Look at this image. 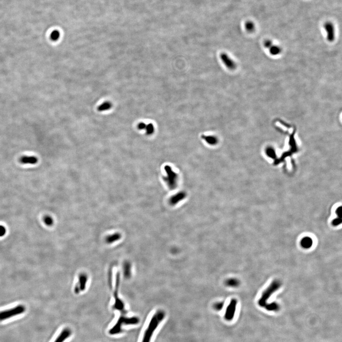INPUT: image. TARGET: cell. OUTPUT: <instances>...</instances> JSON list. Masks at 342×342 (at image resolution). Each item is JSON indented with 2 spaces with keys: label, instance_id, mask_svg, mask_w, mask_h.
<instances>
[{
  "label": "cell",
  "instance_id": "cell-1",
  "mask_svg": "<svg viewBox=\"0 0 342 342\" xmlns=\"http://www.w3.org/2000/svg\"><path fill=\"white\" fill-rule=\"evenodd\" d=\"M165 315V313L162 310L157 311L154 314L149 322L148 328L145 331L142 342H150L155 330L159 324L163 320Z\"/></svg>",
  "mask_w": 342,
  "mask_h": 342
},
{
  "label": "cell",
  "instance_id": "cell-20",
  "mask_svg": "<svg viewBox=\"0 0 342 342\" xmlns=\"http://www.w3.org/2000/svg\"><path fill=\"white\" fill-rule=\"evenodd\" d=\"M146 134L148 135H151L153 134L154 132V125L150 123L148 124H146Z\"/></svg>",
  "mask_w": 342,
  "mask_h": 342
},
{
  "label": "cell",
  "instance_id": "cell-4",
  "mask_svg": "<svg viewBox=\"0 0 342 342\" xmlns=\"http://www.w3.org/2000/svg\"><path fill=\"white\" fill-rule=\"evenodd\" d=\"M26 307L24 306L20 305L18 306L11 308L10 309L6 310L4 311L0 312V321L5 320L14 316L21 315L25 312Z\"/></svg>",
  "mask_w": 342,
  "mask_h": 342
},
{
  "label": "cell",
  "instance_id": "cell-11",
  "mask_svg": "<svg viewBox=\"0 0 342 342\" xmlns=\"http://www.w3.org/2000/svg\"><path fill=\"white\" fill-rule=\"evenodd\" d=\"M313 240L310 237H306L303 238L300 242L302 247L304 249H309L312 246Z\"/></svg>",
  "mask_w": 342,
  "mask_h": 342
},
{
  "label": "cell",
  "instance_id": "cell-25",
  "mask_svg": "<svg viewBox=\"0 0 342 342\" xmlns=\"http://www.w3.org/2000/svg\"><path fill=\"white\" fill-rule=\"evenodd\" d=\"M146 124L144 123H140L138 125V128L140 130H144L146 129Z\"/></svg>",
  "mask_w": 342,
  "mask_h": 342
},
{
  "label": "cell",
  "instance_id": "cell-9",
  "mask_svg": "<svg viewBox=\"0 0 342 342\" xmlns=\"http://www.w3.org/2000/svg\"><path fill=\"white\" fill-rule=\"evenodd\" d=\"M71 330L69 328H65L62 330L54 342H64L71 335Z\"/></svg>",
  "mask_w": 342,
  "mask_h": 342
},
{
  "label": "cell",
  "instance_id": "cell-17",
  "mask_svg": "<svg viewBox=\"0 0 342 342\" xmlns=\"http://www.w3.org/2000/svg\"><path fill=\"white\" fill-rule=\"evenodd\" d=\"M112 107V104L109 102H105L102 103L98 107V110L99 111H104L109 110Z\"/></svg>",
  "mask_w": 342,
  "mask_h": 342
},
{
  "label": "cell",
  "instance_id": "cell-10",
  "mask_svg": "<svg viewBox=\"0 0 342 342\" xmlns=\"http://www.w3.org/2000/svg\"><path fill=\"white\" fill-rule=\"evenodd\" d=\"M38 161L37 158L33 156H24L20 159V162L22 164L34 165L38 162Z\"/></svg>",
  "mask_w": 342,
  "mask_h": 342
},
{
  "label": "cell",
  "instance_id": "cell-27",
  "mask_svg": "<svg viewBox=\"0 0 342 342\" xmlns=\"http://www.w3.org/2000/svg\"><path fill=\"white\" fill-rule=\"evenodd\" d=\"M342 222V220L341 219H336L334 220L333 222V224L334 226H337L340 224H341Z\"/></svg>",
  "mask_w": 342,
  "mask_h": 342
},
{
  "label": "cell",
  "instance_id": "cell-16",
  "mask_svg": "<svg viewBox=\"0 0 342 342\" xmlns=\"http://www.w3.org/2000/svg\"><path fill=\"white\" fill-rule=\"evenodd\" d=\"M269 52L272 55L276 56L280 54L281 52V49L279 46L277 45H273L269 48Z\"/></svg>",
  "mask_w": 342,
  "mask_h": 342
},
{
  "label": "cell",
  "instance_id": "cell-7",
  "mask_svg": "<svg viewBox=\"0 0 342 342\" xmlns=\"http://www.w3.org/2000/svg\"><path fill=\"white\" fill-rule=\"evenodd\" d=\"M220 58L227 68L230 70H234L236 68V64L231 58L225 53L220 54Z\"/></svg>",
  "mask_w": 342,
  "mask_h": 342
},
{
  "label": "cell",
  "instance_id": "cell-26",
  "mask_svg": "<svg viewBox=\"0 0 342 342\" xmlns=\"http://www.w3.org/2000/svg\"><path fill=\"white\" fill-rule=\"evenodd\" d=\"M118 238V235H116L111 236V237H109L108 239V241L109 242H111V241H115V239H117V238Z\"/></svg>",
  "mask_w": 342,
  "mask_h": 342
},
{
  "label": "cell",
  "instance_id": "cell-23",
  "mask_svg": "<svg viewBox=\"0 0 342 342\" xmlns=\"http://www.w3.org/2000/svg\"><path fill=\"white\" fill-rule=\"evenodd\" d=\"M6 230L5 228L3 226L0 225V237H3L6 234Z\"/></svg>",
  "mask_w": 342,
  "mask_h": 342
},
{
  "label": "cell",
  "instance_id": "cell-15",
  "mask_svg": "<svg viewBox=\"0 0 342 342\" xmlns=\"http://www.w3.org/2000/svg\"><path fill=\"white\" fill-rule=\"evenodd\" d=\"M185 193H183V192L178 193V194L176 195L175 196H173V197L172 198V199H171V203L172 204H175L176 203H177L178 202H179V201L181 200L182 199H183L185 197Z\"/></svg>",
  "mask_w": 342,
  "mask_h": 342
},
{
  "label": "cell",
  "instance_id": "cell-12",
  "mask_svg": "<svg viewBox=\"0 0 342 342\" xmlns=\"http://www.w3.org/2000/svg\"><path fill=\"white\" fill-rule=\"evenodd\" d=\"M225 284L228 287L235 288L239 286V281L237 279L232 278L228 279L227 280L225 281Z\"/></svg>",
  "mask_w": 342,
  "mask_h": 342
},
{
  "label": "cell",
  "instance_id": "cell-19",
  "mask_svg": "<svg viewBox=\"0 0 342 342\" xmlns=\"http://www.w3.org/2000/svg\"><path fill=\"white\" fill-rule=\"evenodd\" d=\"M60 37V32L57 30H55L54 31H53L50 34V39L53 41H56L58 40Z\"/></svg>",
  "mask_w": 342,
  "mask_h": 342
},
{
  "label": "cell",
  "instance_id": "cell-22",
  "mask_svg": "<svg viewBox=\"0 0 342 342\" xmlns=\"http://www.w3.org/2000/svg\"><path fill=\"white\" fill-rule=\"evenodd\" d=\"M223 307H224V303L223 302H219L216 303L213 306L214 309L216 310L217 311H220L222 309Z\"/></svg>",
  "mask_w": 342,
  "mask_h": 342
},
{
  "label": "cell",
  "instance_id": "cell-18",
  "mask_svg": "<svg viewBox=\"0 0 342 342\" xmlns=\"http://www.w3.org/2000/svg\"><path fill=\"white\" fill-rule=\"evenodd\" d=\"M245 28L247 31L249 32H252L254 31L255 29L254 23L253 22L249 21L246 22L245 24Z\"/></svg>",
  "mask_w": 342,
  "mask_h": 342
},
{
  "label": "cell",
  "instance_id": "cell-8",
  "mask_svg": "<svg viewBox=\"0 0 342 342\" xmlns=\"http://www.w3.org/2000/svg\"><path fill=\"white\" fill-rule=\"evenodd\" d=\"M324 28L327 33V39L329 41H333L335 38V31L333 24L327 22L324 25Z\"/></svg>",
  "mask_w": 342,
  "mask_h": 342
},
{
  "label": "cell",
  "instance_id": "cell-6",
  "mask_svg": "<svg viewBox=\"0 0 342 342\" xmlns=\"http://www.w3.org/2000/svg\"><path fill=\"white\" fill-rule=\"evenodd\" d=\"M165 170L167 171L168 176L167 178H165L167 183L170 187L171 189H174L176 186V180H177V175L175 173L173 172L172 169H171L170 167L167 166L165 167Z\"/></svg>",
  "mask_w": 342,
  "mask_h": 342
},
{
  "label": "cell",
  "instance_id": "cell-3",
  "mask_svg": "<svg viewBox=\"0 0 342 342\" xmlns=\"http://www.w3.org/2000/svg\"><path fill=\"white\" fill-rule=\"evenodd\" d=\"M281 286V283L279 280H274L272 282L271 285L267 288L263 293L261 298L258 300V304L261 307H265L266 306L267 301L271 297V296L276 291L279 290Z\"/></svg>",
  "mask_w": 342,
  "mask_h": 342
},
{
  "label": "cell",
  "instance_id": "cell-24",
  "mask_svg": "<svg viewBox=\"0 0 342 342\" xmlns=\"http://www.w3.org/2000/svg\"><path fill=\"white\" fill-rule=\"evenodd\" d=\"M264 46H265V47L267 48H269L273 44H272V42L271 41H270V40H267V41H265V42H264Z\"/></svg>",
  "mask_w": 342,
  "mask_h": 342
},
{
  "label": "cell",
  "instance_id": "cell-14",
  "mask_svg": "<svg viewBox=\"0 0 342 342\" xmlns=\"http://www.w3.org/2000/svg\"><path fill=\"white\" fill-rule=\"evenodd\" d=\"M202 137L209 144H211V145H215L218 142V139L216 137H214V136H206V135H203Z\"/></svg>",
  "mask_w": 342,
  "mask_h": 342
},
{
  "label": "cell",
  "instance_id": "cell-5",
  "mask_svg": "<svg viewBox=\"0 0 342 342\" xmlns=\"http://www.w3.org/2000/svg\"><path fill=\"white\" fill-rule=\"evenodd\" d=\"M237 305V300L236 299H233L229 303L227 307L226 308V312L225 313V319L226 320L230 321L233 319Z\"/></svg>",
  "mask_w": 342,
  "mask_h": 342
},
{
  "label": "cell",
  "instance_id": "cell-21",
  "mask_svg": "<svg viewBox=\"0 0 342 342\" xmlns=\"http://www.w3.org/2000/svg\"><path fill=\"white\" fill-rule=\"evenodd\" d=\"M44 220L45 224L47 226H52L53 223V220L52 218L50 216H45Z\"/></svg>",
  "mask_w": 342,
  "mask_h": 342
},
{
  "label": "cell",
  "instance_id": "cell-13",
  "mask_svg": "<svg viewBox=\"0 0 342 342\" xmlns=\"http://www.w3.org/2000/svg\"><path fill=\"white\" fill-rule=\"evenodd\" d=\"M265 308L268 311H277L279 309V306L277 303L275 302H272L271 303H268L266 306L265 307Z\"/></svg>",
  "mask_w": 342,
  "mask_h": 342
},
{
  "label": "cell",
  "instance_id": "cell-2",
  "mask_svg": "<svg viewBox=\"0 0 342 342\" xmlns=\"http://www.w3.org/2000/svg\"><path fill=\"white\" fill-rule=\"evenodd\" d=\"M139 319L137 317L126 318L122 316L119 318L114 326L110 329L109 333L111 335H116L120 334L122 332L123 326L137 325L139 323Z\"/></svg>",
  "mask_w": 342,
  "mask_h": 342
}]
</instances>
